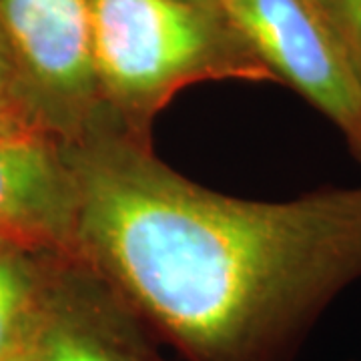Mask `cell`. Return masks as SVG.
Wrapping results in <instances>:
<instances>
[{
  "instance_id": "cell-1",
  "label": "cell",
  "mask_w": 361,
  "mask_h": 361,
  "mask_svg": "<svg viewBox=\"0 0 361 361\" xmlns=\"http://www.w3.org/2000/svg\"><path fill=\"white\" fill-rule=\"evenodd\" d=\"M65 145L75 257L191 360H261L361 277V187L291 201L215 193L104 106Z\"/></svg>"
},
{
  "instance_id": "cell-2",
  "label": "cell",
  "mask_w": 361,
  "mask_h": 361,
  "mask_svg": "<svg viewBox=\"0 0 361 361\" xmlns=\"http://www.w3.org/2000/svg\"><path fill=\"white\" fill-rule=\"evenodd\" d=\"M90 35L103 106L149 137L191 85L275 78L227 14L185 0H90Z\"/></svg>"
},
{
  "instance_id": "cell-3",
  "label": "cell",
  "mask_w": 361,
  "mask_h": 361,
  "mask_svg": "<svg viewBox=\"0 0 361 361\" xmlns=\"http://www.w3.org/2000/svg\"><path fill=\"white\" fill-rule=\"evenodd\" d=\"M233 20L271 75L305 97L361 151V85L317 0H233Z\"/></svg>"
},
{
  "instance_id": "cell-4",
  "label": "cell",
  "mask_w": 361,
  "mask_h": 361,
  "mask_svg": "<svg viewBox=\"0 0 361 361\" xmlns=\"http://www.w3.org/2000/svg\"><path fill=\"white\" fill-rule=\"evenodd\" d=\"M13 59L49 106V127L71 139L103 109L90 35V0H0Z\"/></svg>"
},
{
  "instance_id": "cell-5",
  "label": "cell",
  "mask_w": 361,
  "mask_h": 361,
  "mask_svg": "<svg viewBox=\"0 0 361 361\" xmlns=\"http://www.w3.org/2000/svg\"><path fill=\"white\" fill-rule=\"evenodd\" d=\"M77 183L66 145L39 125L0 129V241L75 257Z\"/></svg>"
},
{
  "instance_id": "cell-6",
  "label": "cell",
  "mask_w": 361,
  "mask_h": 361,
  "mask_svg": "<svg viewBox=\"0 0 361 361\" xmlns=\"http://www.w3.org/2000/svg\"><path fill=\"white\" fill-rule=\"evenodd\" d=\"M56 295L40 297L26 361H149L129 329L130 311L77 257H61Z\"/></svg>"
},
{
  "instance_id": "cell-7",
  "label": "cell",
  "mask_w": 361,
  "mask_h": 361,
  "mask_svg": "<svg viewBox=\"0 0 361 361\" xmlns=\"http://www.w3.org/2000/svg\"><path fill=\"white\" fill-rule=\"evenodd\" d=\"M40 293L23 261L0 249V361L23 357L39 323Z\"/></svg>"
},
{
  "instance_id": "cell-8",
  "label": "cell",
  "mask_w": 361,
  "mask_h": 361,
  "mask_svg": "<svg viewBox=\"0 0 361 361\" xmlns=\"http://www.w3.org/2000/svg\"><path fill=\"white\" fill-rule=\"evenodd\" d=\"M361 85V0H317Z\"/></svg>"
},
{
  "instance_id": "cell-9",
  "label": "cell",
  "mask_w": 361,
  "mask_h": 361,
  "mask_svg": "<svg viewBox=\"0 0 361 361\" xmlns=\"http://www.w3.org/2000/svg\"><path fill=\"white\" fill-rule=\"evenodd\" d=\"M8 44L4 37H0V129L8 127H28L25 116H20L14 111V77H13V63L8 56ZM42 127V125H39Z\"/></svg>"
},
{
  "instance_id": "cell-10",
  "label": "cell",
  "mask_w": 361,
  "mask_h": 361,
  "mask_svg": "<svg viewBox=\"0 0 361 361\" xmlns=\"http://www.w3.org/2000/svg\"><path fill=\"white\" fill-rule=\"evenodd\" d=\"M185 2H191V4H197V6H203L207 11H215V13L227 14V16H229V11H227L225 0H185ZM229 18H231V16H229Z\"/></svg>"
},
{
  "instance_id": "cell-11",
  "label": "cell",
  "mask_w": 361,
  "mask_h": 361,
  "mask_svg": "<svg viewBox=\"0 0 361 361\" xmlns=\"http://www.w3.org/2000/svg\"><path fill=\"white\" fill-rule=\"evenodd\" d=\"M225 4H227V11H229V16H231L233 20V0H225ZM235 23V20H233Z\"/></svg>"
},
{
  "instance_id": "cell-12",
  "label": "cell",
  "mask_w": 361,
  "mask_h": 361,
  "mask_svg": "<svg viewBox=\"0 0 361 361\" xmlns=\"http://www.w3.org/2000/svg\"><path fill=\"white\" fill-rule=\"evenodd\" d=\"M26 351H28V349H26ZM13 361H26V353L23 355V357H18V360H13Z\"/></svg>"
},
{
  "instance_id": "cell-13",
  "label": "cell",
  "mask_w": 361,
  "mask_h": 361,
  "mask_svg": "<svg viewBox=\"0 0 361 361\" xmlns=\"http://www.w3.org/2000/svg\"><path fill=\"white\" fill-rule=\"evenodd\" d=\"M2 247H8V245H4V243H2V241H0V249H2Z\"/></svg>"
},
{
  "instance_id": "cell-14",
  "label": "cell",
  "mask_w": 361,
  "mask_h": 361,
  "mask_svg": "<svg viewBox=\"0 0 361 361\" xmlns=\"http://www.w3.org/2000/svg\"><path fill=\"white\" fill-rule=\"evenodd\" d=\"M360 155H361V151H360Z\"/></svg>"
}]
</instances>
